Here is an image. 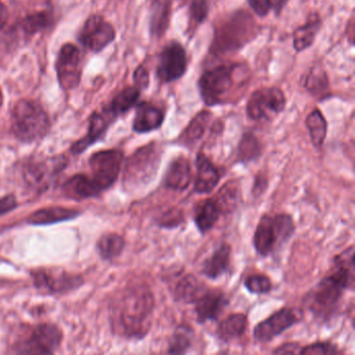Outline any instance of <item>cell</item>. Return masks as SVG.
<instances>
[{"mask_svg": "<svg viewBox=\"0 0 355 355\" xmlns=\"http://www.w3.org/2000/svg\"><path fill=\"white\" fill-rule=\"evenodd\" d=\"M155 297L142 284L126 286L112 303L111 321L114 330L126 338H141L151 326Z\"/></svg>", "mask_w": 355, "mask_h": 355, "instance_id": "1", "label": "cell"}, {"mask_svg": "<svg viewBox=\"0 0 355 355\" xmlns=\"http://www.w3.org/2000/svg\"><path fill=\"white\" fill-rule=\"evenodd\" d=\"M247 86V68L242 64H221L201 73L197 83L199 95L207 107L227 105Z\"/></svg>", "mask_w": 355, "mask_h": 355, "instance_id": "2", "label": "cell"}, {"mask_svg": "<svg viewBox=\"0 0 355 355\" xmlns=\"http://www.w3.org/2000/svg\"><path fill=\"white\" fill-rule=\"evenodd\" d=\"M259 33L257 22L247 12L236 11L216 28L209 53L213 55L238 53L254 40Z\"/></svg>", "mask_w": 355, "mask_h": 355, "instance_id": "3", "label": "cell"}, {"mask_svg": "<svg viewBox=\"0 0 355 355\" xmlns=\"http://www.w3.org/2000/svg\"><path fill=\"white\" fill-rule=\"evenodd\" d=\"M12 132L18 140L32 143L44 138L51 128L49 116L36 101H20L11 115Z\"/></svg>", "mask_w": 355, "mask_h": 355, "instance_id": "4", "label": "cell"}, {"mask_svg": "<svg viewBox=\"0 0 355 355\" xmlns=\"http://www.w3.org/2000/svg\"><path fill=\"white\" fill-rule=\"evenodd\" d=\"M296 226L292 216L286 214L263 215L253 236L255 250L261 257H268L288 242L294 234Z\"/></svg>", "mask_w": 355, "mask_h": 355, "instance_id": "5", "label": "cell"}, {"mask_svg": "<svg viewBox=\"0 0 355 355\" xmlns=\"http://www.w3.org/2000/svg\"><path fill=\"white\" fill-rule=\"evenodd\" d=\"M161 149L155 142L139 148L126 163L123 176L125 187L140 188L153 182L161 165Z\"/></svg>", "mask_w": 355, "mask_h": 355, "instance_id": "6", "label": "cell"}, {"mask_svg": "<svg viewBox=\"0 0 355 355\" xmlns=\"http://www.w3.org/2000/svg\"><path fill=\"white\" fill-rule=\"evenodd\" d=\"M62 340L63 332L57 325L43 323L16 340L12 348L18 354H53L61 346Z\"/></svg>", "mask_w": 355, "mask_h": 355, "instance_id": "7", "label": "cell"}, {"mask_svg": "<svg viewBox=\"0 0 355 355\" xmlns=\"http://www.w3.org/2000/svg\"><path fill=\"white\" fill-rule=\"evenodd\" d=\"M286 97L278 87H261L249 96L247 117L252 121H271L286 110Z\"/></svg>", "mask_w": 355, "mask_h": 355, "instance_id": "8", "label": "cell"}, {"mask_svg": "<svg viewBox=\"0 0 355 355\" xmlns=\"http://www.w3.org/2000/svg\"><path fill=\"white\" fill-rule=\"evenodd\" d=\"M188 53L182 43L172 40L162 49L157 59V78L162 85L171 84L188 72Z\"/></svg>", "mask_w": 355, "mask_h": 355, "instance_id": "9", "label": "cell"}, {"mask_svg": "<svg viewBox=\"0 0 355 355\" xmlns=\"http://www.w3.org/2000/svg\"><path fill=\"white\" fill-rule=\"evenodd\" d=\"M347 290L346 284L330 273L324 277L306 297L309 309L315 315L323 317L334 311Z\"/></svg>", "mask_w": 355, "mask_h": 355, "instance_id": "10", "label": "cell"}, {"mask_svg": "<svg viewBox=\"0 0 355 355\" xmlns=\"http://www.w3.org/2000/svg\"><path fill=\"white\" fill-rule=\"evenodd\" d=\"M123 159V153L117 149L98 151L90 157L89 165L92 172L90 178L99 192L103 193L115 184L121 172Z\"/></svg>", "mask_w": 355, "mask_h": 355, "instance_id": "11", "label": "cell"}, {"mask_svg": "<svg viewBox=\"0 0 355 355\" xmlns=\"http://www.w3.org/2000/svg\"><path fill=\"white\" fill-rule=\"evenodd\" d=\"M303 313L297 307H284L257 324L253 336L259 343H268L302 320Z\"/></svg>", "mask_w": 355, "mask_h": 355, "instance_id": "12", "label": "cell"}, {"mask_svg": "<svg viewBox=\"0 0 355 355\" xmlns=\"http://www.w3.org/2000/svg\"><path fill=\"white\" fill-rule=\"evenodd\" d=\"M35 286L51 294H63L84 284L82 276L55 268H41L31 272Z\"/></svg>", "mask_w": 355, "mask_h": 355, "instance_id": "13", "label": "cell"}, {"mask_svg": "<svg viewBox=\"0 0 355 355\" xmlns=\"http://www.w3.org/2000/svg\"><path fill=\"white\" fill-rule=\"evenodd\" d=\"M66 166L65 157H53L46 161L28 162L22 170L26 184L34 191L43 192L51 186L53 178Z\"/></svg>", "mask_w": 355, "mask_h": 355, "instance_id": "14", "label": "cell"}, {"mask_svg": "<svg viewBox=\"0 0 355 355\" xmlns=\"http://www.w3.org/2000/svg\"><path fill=\"white\" fill-rule=\"evenodd\" d=\"M83 60L76 45H64L57 61L58 78L64 90H72L80 84L82 78Z\"/></svg>", "mask_w": 355, "mask_h": 355, "instance_id": "15", "label": "cell"}, {"mask_svg": "<svg viewBox=\"0 0 355 355\" xmlns=\"http://www.w3.org/2000/svg\"><path fill=\"white\" fill-rule=\"evenodd\" d=\"M115 38L116 31L114 26L97 15L91 16L87 20L80 33L83 44L94 53H99L105 49Z\"/></svg>", "mask_w": 355, "mask_h": 355, "instance_id": "16", "label": "cell"}, {"mask_svg": "<svg viewBox=\"0 0 355 355\" xmlns=\"http://www.w3.org/2000/svg\"><path fill=\"white\" fill-rule=\"evenodd\" d=\"M195 313L199 323L217 320L228 305V299L223 291L205 288L194 301Z\"/></svg>", "mask_w": 355, "mask_h": 355, "instance_id": "17", "label": "cell"}, {"mask_svg": "<svg viewBox=\"0 0 355 355\" xmlns=\"http://www.w3.org/2000/svg\"><path fill=\"white\" fill-rule=\"evenodd\" d=\"M165 121V112L149 101L137 105L132 130L137 134H148L159 130Z\"/></svg>", "mask_w": 355, "mask_h": 355, "instance_id": "18", "label": "cell"}, {"mask_svg": "<svg viewBox=\"0 0 355 355\" xmlns=\"http://www.w3.org/2000/svg\"><path fill=\"white\" fill-rule=\"evenodd\" d=\"M173 0H149V34L159 40L169 30Z\"/></svg>", "mask_w": 355, "mask_h": 355, "instance_id": "19", "label": "cell"}, {"mask_svg": "<svg viewBox=\"0 0 355 355\" xmlns=\"http://www.w3.org/2000/svg\"><path fill=\"white\" fill-rule=\"evenodd\" d=\"M322 28V18L319 13L309 14L305 24L293 33V49L297 53H303L313 46Z\"/></svg>", "mask_w": 355, "mask_h": 355, "instance_id": "20", "label": "cell"}, {"mask_svg": "<svg viewBox=\"0 0 355 355\" xmlns=\"http://www.w3.org/2000/svg\"><path fill=\"white\" fill-rule=\"evenodd\" d=\"M197 175L194 189L198 194H209L219 184L220 172L202 153L196 157Z\"/></svg>", "mask_w": 355, "mask_h": 355, "instance_id": "21", "label": "cell"}, {"mask_svg": "<svg viewBox=\"0 0 355 355\" xmlns=\"http://www.w3.org/2000/svg\"><path fill=\"white\" fill-rule=\"evenodd\" d=\"M192 180L190 161L180 157L174 159L168 168L165 176V186L174 191H184L188 188Z\"/></svg>", "mask_w": 355, "mask_h": 355, "instance_id": "22", "label": "cell"}, {"mask_svg": "<svg viewBox=\"0 0 355 355\" xmlns=\"http://www.w3.org/2000/svg\"><path fill=\"white\" fill-rule=\"evenodd\" d=\"M301 86L311 96L320 99L329 97L330 83L327 72L321 66H313L309 71L303 76L301 80Z\"/></svg>", "mask_w": 355, "mask_h": 355, "instance_id": "23", "label": "cell"}, {"mask_svg": "<svg viewBox=\"0 0 355 355\" xmlns=\"http://www.w3.org/2000/svg\"><path fill=\"white\" fill-rule=\"evenodd\" d=\"M112 118L114 117L109 112H107V115L95 113L90 120L88 135L82 140L78 141L72 145V153H76V155L84 153L90 145L94 144L96 141L101 139V137L107 132V128L111 124Z\"/></svg>", "mask_w": 355, "mask_h": 355, "instance_id": "24", "label": "cell"}, {"mask_svg": "<svg viewBox=\"0 0 355 355\" xmlns=\"http://www.w3.org/2000/svg\"><path fill=\"white\" fill-rule=\"evenodd\" d=\"M211 119H213L211 112L207 110L199 112L184 128L178 138V142L187 147L194 146L205 136Z\"/></svg>", "mask_w": 355, "mask_h": 355, "instance_id": "25", "label": "cell"}, {"mask_svg": "<svg viewBox=\"0 0 355 355\" xmlns=\"http://www.w3.org/2000/svg\"><path fill=\"white\" fill-rule=\"evenodd\" d=\"M78 215L80 211L78 209L63 207H49L34 211L32 215L28 216L26 221L32 225H49V224L74 219Z\"/></svg>", "mask_w": 355, "mask_h": 355, "instance_id": "26", "label": "cell"}, {"mask_svg": "<svg viewBox=\"0 0 355 355\" xmlns=\"http://www.w3.org/2000/svg\"><path fill=\"white\" fill-rule=\"evenodd\" d=\"M232 247L227 243H222L209 259L203 263L202 272L209 279H218L230 269Z\"/></svg>", "mask_w": 355, "mask_h": 355, "instance_id": "27", "label": "cell"}, {"mask_svg": "<svg viewBox=\"0 0 355 355\" xmlns=\"http://www.w3.org/2000/svg\"><path fill=\"white\" fill-rule=\"evenodd\" d=\"M63 191L69 198L82 200L101 194L92 178L86 174H76L64 184Z\"/></svg>", "mask_w": 355, "mask_h": 355, "instance_id": "28", "label": "cell"}, {"mask_svg": "<svg viewBox=\"0 0 355 355\" xmlns=\"http://www.w3.org/2000/svg\"><path fill=\"white\" fill-rule=\"evenodd\" d=\"M331 273L344 282L347 288H354V246L345 249L343 252L334 257Z\"/></svg>", "mask_w": 355, "mask_h": 355, "instance_id": "29", "label": "cell"}, {"mask_svg": "<svg viewBox=\"0 0 355 355\" xmlns=\"http://www.w3.org/2000/svg\"><path fill=\"white\" fill-rule=\"evenodd\" d=\"M248 326L247 315L244 313H232L224 319L218 326L217 334L220 340L230 342L234 338H241Z\"/></svg>", "mask_w": 355, "mask_h": 355, "instance_id": "30", "label": "cell"}, {"mask_svg": "<svg viewBox=\"0 0 355 355\" xmlns=\"http://www.w3.org/2000/svg\"><path fill=\"white\" fill-rule=\"evenodd\" d=\"M305 125L313 146L315 149H321L327 137L328 124L325 116L319 109L313 110L305 119Z\"/></svg>", "mask_w": 355, "mask_h": 355, "instance_id": "31", "label": "cell"}, {"mask_svg": "<svg viewBox=\"0 0 355 355\" xmlns=\"http://www.w3.org/2000/svg\"><path fill=\"white\" fill-rule=\"evenodd\" d=\"M221 211L214 199H207L197 207L194 221L201 234L209 232L219 220Z\"/></svg>", "mask_w": 355, "mask_h": 355, "instance_id": "32", "label": "cell"}, {"mask_svg": "<svg viewBox=\"0 0 355 355\" xmlns=\"http://www.w3.org/2000/svg\"><path fill=\"white\" fill-rule=\"evenodd\" d=\"M240 197V184L236 180H232L226 182L213 199L221 214H230L238 207Z\"/></svg>", "mask_w": 355, "mask_h": 355, "instance_id": "33", "label": "cell"}, {"mask_svg": "<svg viewBox=\"0 0 355 355\" xmlns=\"http://www.w3.org/2000/svg\"><path fill=\"white\" fill-rule=\"evenodd\" d=\"M140 96L141 91L136 86L126 87L114 97L110 105L109 113L114 118L124 115L137 105Z\"/></svg>", "mask_w": 355, "mask_h": 355, "instance_id": "34", "label": "cell"}, {"mask_svg": "<svg viewBox=\"0 0 355 355\" xmlns=\"http://www.w3.org/2000/svg\"><path fill=\"white\" fill-rule=\"evenodd\" d=\"M205 290V286L194 275L189 274L178 282L174 290V298L182 303H194Z\"/></svg>", "mask_w": 355, "mask_h": 355, "instance_id": "35", "label": "cell"}, {"mask_svg": "<svg viewBox=\"0 0 355 355\" xmlns=\"http://www.w3.org/2000/svg\"><path fill=\"white\" fill-rule=\"evenodd\" d=\"M124 247H125V240L115 232L103 234L97 242V250L99 254L107 261L119 257L124 250Z\"/></svg>", "mask_w": 355, "mask_h": 355, "instance_id": "36", "label": "cell"}, {"mask_svg": "<svg viewBox=\"0 0 355 355\" xmlns=\"http://www.w3.org/2000/svg\"><path fill=\"white\" fill-rule=\"evenodd\" d=\"M261 146L259 139L252 132H245L238 146V159L242 163H249L259 159Z\"/></svg>", "mask_w": 355, "mask_h": 355, "instance_id": "37", "label": "cell"}, {"mask_svg": "<svg viewBox=\"0 0 355 355\" xmlns=\"http://www.w3.org/2000/svg\"><path fill=\"white\" fill-rule=\"evenodd\" d=\"M209 14V0H190L189 3V34L192 35L207 19Z\"/></svg>", "mask_w": 355, "mask_h": 355, "instance_id": "38", "label": "cell"}, {"mask_svg": "<svg viewBox=\"0 0 355 355\" xmlns=\"http://www.w3.org/2000/svg\"><path fill=\"white\" fill-rule=\"evenodd\" d=\"M194 332L192 328L187 325H180L176 328L170 340L168 353L170 354H184L192 345Z\"/></svg>", "mask_w": 355, "mask_h": 355, "instance_id": "39", "label": "cell"}, {"mask_svg": "<svg viewBox=\"0 0 355 355\" xmlns=\"http://www.w3.org/2000/svg\"><path fill=\"white\" fill-rule=\"evenodd\" d=\"M245 288L252 294H267L272 290V282L263 274H252L245 279Z\"/></svg>", "mask_w": 355, "mask_h": 355, "instance_id": "40", "label": "cell"}, {"mask_svg": "<svg viewBox=\"0 0 355 355\" xmlns=\"http://www.w3.org/2000/svg\"><path fill=\"white\" fill-rule=\"evenodd\" d=\"M184 214L178 207H172L159 215L157 223L163 228H176L184 223Z\"/></svg>", "mask_w": 355, "mask_h": 355, "instance_id": "41", "label": "cell"}, {"mask_svg": "<svg viewBox=\"0 0 355 355\" xmlns=\"http://www.w3.org/2000/svg\"><path fill=\"white\" fill-rule=\"evenodd\" d=\"M49 24V16L45 13H37L28 16L22 22V28L28 34H36Z\"/></svg>", "mask_w": 355, "mask_h": 355, "instance_id": "42", "label": "cell"}, {"mask_svg": "<svg viewBox=\"0 0 355 355\" xmlns=\"http://www.w3.org/2000/svg\"><path fill=\"white\" fill-rule=\"evenodd\" d=\"M338 350L334 345L328 342H318L302 347L299 354L302 355H332L338 354Z\"/></svg>", "mask_w": 355, "mask_h": 355, "instance_id": "43", "label": "cell"}, {"mask_svg": "<svg viewBox=\"0 0 355 355\" xmlns=\"http://www.w3.org/2000/svg\"><path fill=\"white\" fill-rule=\"evenodd\" d=\"M249 8L259 18H266L272 12L271 0H247Z\"/></svg>", "mask_w": 355, "mask_h": 355, "instance_id": "44", "label": "cell"}, {"mask_svg": "<svg viewBox=\"0 0 355 355\" xmlns=\"http://www.w3.org/2000/svg\"><path fill=\"white\" fill-rule=\"evenodd\" d=\"M134 83L135 86L142 92V91L147 90L149 85H150V76L149 71L143 65L138 66L134 72Z\"/></svg>", "mask_w": 355, "mask_h": 355, "instance_id": "45", "label": "cell"}, {"mask_svg": "<svg viewBox=\"0 0 355 355\" xmlns=\"http://www.w3.org/2000/svg\"><path fill=\"white\" fill-rule=\"evenodd\" d=\"M18 207L17 199L13 194L6 195L0 198V216L6 215L14 211Z\"/></svg>", "mask_w": 355, "mask_h": 355, "instance_id": "46", "label": "cell"}, {"mask_svg": "<svg viewBox=\"0 0 355 355\" xmlns=\"http://www.w3.org/2000/svg\"><path fill=\"white\" fill-rule=\"evenodd\" d=\"M301 348L302 347L299 346L297 343H286V344L276 348L273 353L275 354H297V353H300Z\"/></svg>", "mask_w": 355, "mask_h": 355, "instance_id": "47", "label": "cell"}, {"mask_svg": "<svg viewBox=\"0 0 355 355\" xmlns=\"http://www.w3.org/2000/svg\"><path fill=\"white\" fill-rule=\"evenodd\" d=\"M268 180L263 174H259L255 178L254 184H253L252 193L254 196L259 197L265 192L267 189Z\"/></svg>", "mask_w": 355, "mask_h": 355, "instance_id": "48", "label": "cell"}, {"mask_svg": "<svg viewBox=\"0 0 355 355\" xmlns=\"http://www.w3.org/2000/svg\"><path fill=\"white\" fill-rule=\"evenodd\" d=\"M288 3H290V0H271L272 11L274 12V15L276 17H279Z\"/></svg>", "mask_w": 355, "mask_h": 355, "instance_id": "49", "label": "cell"}, {"mask_svg": "<svg viewBox=\"0 0 355 355\" xmlns=\"http://www.w3.org/2000/svg\"><path fill=\"white\" fill-rule=\"evenodd\" d=\"M8 18H9V11H8V8L6 7V5H3L1 1H0V31L5 28V26L8 22Z\"/></svg>", "mask_w": 355, "mask_h": 355, "instance_id": "50", "label": "cell"}, {"mask_svg": "<svg viewBox=\"0 0 355 355\" xmlns=\"http://www.w3.org/2000/svg\"><path fill=\"white\" fill-rule=\"evenodd\" d=\"M3 93H1V90H0V107H1V105H3Z\"/></svg>", "mask_w": 355, "mask_h": 355, "instance_id": "51", "label": "cell"}]
</instances>
